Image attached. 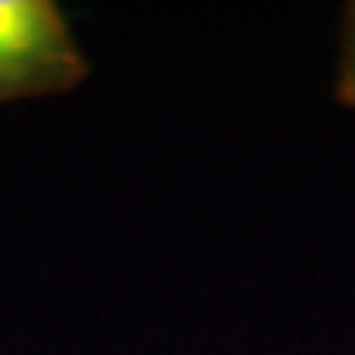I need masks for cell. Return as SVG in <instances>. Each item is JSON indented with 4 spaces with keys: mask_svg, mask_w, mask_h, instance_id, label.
<instances>
[{
    "mask_svg": "<svg viewBox=\"0 0 355 355\" xmlns=\"http://www.w3.org/2000/svg\"><path fill=\"white\" fill-rule=\"evenodd\" d=\"M91 73L69 19L51 0H0V105L51 98Z\"/></svg>",
    "mask_w": 355,
    "mask_h": 355,
    "instance_id": "cell-1",
    "label": "cell"
},
{
    "mask_svg": "<svg viewBox=\"0 0 355 355\" xmlns=\"http://www.w3.org/2000/svg\"><path fill=\"white\" fill-rule=\"evenodd\" d=\"M334 94L345 109H355V0L345 8L341 19V44H337V76Z\"/></svg>",
    "mask_w": 355,
    "mask_h": 355,
    "instance_id": "cell-2",
    "label": "cell"
}]
</instances>
